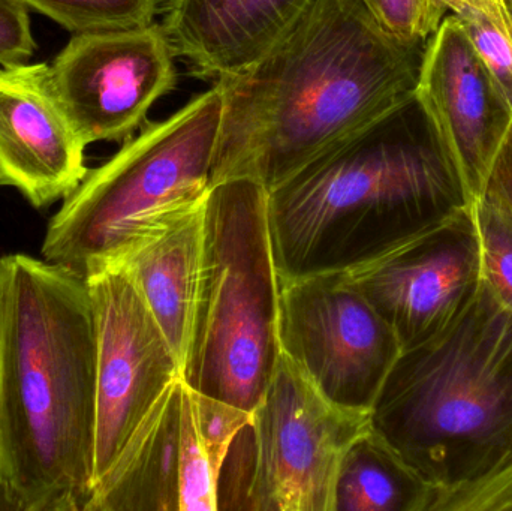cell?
<instances>
[{
    "instance_id": "10",
    "label": "cell",
    "mask_w": 512,
    "mask_h": 511,
    "mask_svg": "<svg viewBox=\"0 0 512 511\" xmlns=\"http://www.w3.org/2000/svg\"><path fill=\"white\" fill-rule=\"evenodd\" d=\"M176 54L161 24L75 33L50 65L78 137L125 143L176 87Z\"/></svg>"
},
{
    "instance_id": "23",
    "label": "cell",
    "mask_w": 512,
    "mask_h": 511,
    "mask_svg": "<svg viewBox=\"0 0 512 511\" xmlns=\"http://www.w3.org/2000/svg\"><path fill=\"white\" fill-rule=\"evenodd\" d=\"M457 17L512 108V32L475 11H465Z\"/></svg>"
},
{
    "instance_id": "24",
    "label": "cell",
    "mask_w": 512,
    "mask_h": 511,
    "mask_svg": "<svg viewBox=\"0 0 512 511\" xmlns=\"http://www.w3.org/2000/svg\"><path fill=\"white\" fill-rule=\"evenodd\" d=\"M36 50L26 6L0 0V66L27 62Z\"/></svg>"
},
{
    "instance_id": "3",
    "label": "cell",
    "mask_w": 512,
    "mask_h": 511,
    "mask_svg": "<svg viewBox=\"0 0 512 511\" xmlns=\"http://www.w3.org/2000/svg\"><path fill=\"white\" fill-rule=\"evenodd\" d=\"M472 206L414 95L268 191L277 273L348 272Z\"/></svg>"
},
{
    "instance_id": "29",
    "label": "cell",
    "mask_w": 512,
    "mask_h": 511,
    "mask_svg": "<svg viewBox=\"0 0 512 511\" xmlns=\"http://www.w3.org/2000/svg\"><path fill=\"white\" fill-rule=\"evenodd\" d=\"M505 6H507L508 12H510L512 17V0H504Z\"/></svg>"
},
{
    "instance_id": "19",
    "label": "cell",
    "mask_w": 512,
    "mask_h": 511,
    "mask_svg": "<svg viewBox=\"0 0 512 511\" xmlns=\"http://www.w3.org/2000/svg\"><path fill=\"white\" fill-rule=\"evenodd\" d=\"M222 468L216 465L195 426L185 381L180 411V511H213L221 507Z\"/></svg>"
},
{
    "instance_id": "12",
    "label": "cell",
    "mask_w": 512,
    "mask_h": 511,
    "mask_svg": "<svg viewBox=\"0 0 512 511\" xmlns=\"http://www.w3.org/2000/svg\"><path fill=\"white\" fill-rule=\"evenodd\" d=\"M415 96L475 203L510 132L512 108L457 15H445L427 41Z\"/></svg>"
},
{
    "instance_id": "20",
    "label": "cell",
    "mask_w": 512,
    "mask_h": 511,
    "mask_svg": "<svg viewBox=\"0 0 512 511\" xmlns=\"http://www.w3.org/2000/svg\"><path fill=\"white\" fill-rule=\"evenodd\" d=\"M472 210L480 240L483 282L512 312V216L484 197L475 201Z\"/></svg>"
},
{
    "instance_id": "9",
    "label": "cell",
    "mask_w": 512,
    "mask_h": 511,
    "mask_svg": "<svg viewBox=\"0 0 512 511\" xmlns=\"http://www.w3.org/2000/svg\"><path fill=\"white\" fill-rule=\"evenodd\" d=\"M84 276L96 329L95 488L159 396L183 377L173 348L123 267L92 264Z\"/></svg>"
},
{
    "instance_id": "6",
    "label": "cell",
    "mask_w": 512,
    "mask_h": 511,
    "mask_svg": "<svg viewBox=\"0 0 512 511\" xmlns=\"http://www.w3.org/2000/svg\"><path fill=\"white\" fill-rule=\"evenodd\" d=\"M221 117L215 84L168 119L146 123L63 198L45 233L44 260L84 275L159 219L206 200Z\"/></svg>"
},
{
    "instance_id": "8",
    "label": "cell",
    "mask_w": 512,
    "mask_h": 511,
    "mask_svg": "<svg viewBox=\"0 0 512 511\" xmlns=\"http://www.w3.org/2000/svg\"><path fill=\"white\" fill-rule=\"evenodd\" d=\"M280 350L316 389L349 410L372 411L399 339L345 273L280 279Z\"/></svg>"
},
{
    "instance_id": "15",
    "label": "cell",
    "mask_w": 512,
    "mask_h": 511,
    "mask_svg": "<svg viewBox=\"0 0 512 511\" xmlns=\"http://www.w3.org/2000/svg\"><path fill=\"white\" fill-rule=\"evenodd\" d=\"M204 207L206 200L159 219L111 261L122 266L134 282L173 348L182 377L203 278Z\"/></svg>"
},
{
    "instance_id": "7",
    "label": "cell",
    "mask_w": 512,
    "mask_h": 511,
    "mask_svg": "<svg viewBox=\"0 0 512 511\" xmlns=\"http://www.w3.org/2000/svg\"><path fill=\"white\" fill-rule=\"evenodd\" d=\"M245 509L334 511L337 474L369 411L325 398L280 350L254 411Z\"/></svg>"
},
{
    "instance_id": "17",
    "label": "cell",
    "mask_w": 512,
    "mask_h": 511,
    "mask_svg": "<svg viewBox=\"0 0 512 511\" xmlns=\"http://www.w3.org/2000/svg\"><path fill=\"white\" fill-rule=\"evenodd\" d=\"M435 492L372 426L346 452L334 511H432Z\"/></svg>"
},
{
    "instance_id": "11",
    "label": "cell",
    "mask_w": 512,
    "mask_h": 511,
    "mask_svg": "<svg viewBox=\"0 0 512 511\" xmlns=\"http://www.w3.org/2000/svg\"><path fill=\"white\" fill-rule=\"evenodd\" d=\"M396 333L403 350L438 335L480 290V240L474 210L345 272Z\"/></svg>"
},
{
    "instance_id": "5",
    "label": "cell",
    "mask_w": 512,
    "mask_h": 511,
    "mask_svg": "<svg viewBox=\"0 0 512 511\" xmlns=\"http://www.w3.org/2000/svg\"><path fill=\"white\" fill-rule=\"evenodd\" d=\"M204 222L203 278L183 381L254 411L280 353L267 189L249 179L216 183Z\"/></svg>"
},
{
    "instance_id": "25",
    "label": "cell",
    "mask_w": 512,
    "mask_h": 511,
    "mask_svg": "<svg viewBox=\"0 0 512 511\" xmlns=\"http://www.w3.org/2000/svg\"><path fill=\"white\" fill-rule=\"evenodd\" d=\"M481 197L492 201L512 216V126L493 162Z\"/></svg>"
},
{
    "instance_id": "2",
    "label": "cell",
    "mask_w": 512,
    "mask_h": 511,
    "mask_svg": "<svg viewBox=\"0 0 512 511\" xmlns=\"http://www.w3.org/2000/svg\"><path fill=\"white\" fill-rule=\"evenodd\" d=\"M0 480L18 511H87L93 494L96 329L86 276L0 258Z\"/></svg>"
},
{
    "instance_id": "28",
    "label": "cell",
    "mask_w": 512,
    "mask_h": 511,
    "mask_svg": "<svg viewBox=\"0 0 512 511\" xmlns=\"http://www.w3.org/2000/svg\"><path fill=\"white\" fill-rule=\"evenodd\" d=\"M2 332H3V284H2V273H0V348H2Z\"/></svg>"
},
{
    "instance_id": "13",
    "label": "cell",
    "mask_w": 512,
    "mask_h": 511,
    "mask_svg": "<svg viewBox=\"0 0 512 511\" xmlns=\"http://www.w3.org/2000/svg\"><path fill=\"white\" fill-rule=\"evenodd\" d=\"M86 144L60 104L50 65L0 66V168L32 206L68 197L86 177Z\"/></svg>"
},
{
    "instance_id": "14",
    "label": "cell",
    "mask_w": 512,
    "mask_h": 511,
    "mask_svg": "<svg viewBox=\"0 0 512 511\" xmlns=\"http://www.w3.org/2000/svg\"><path fill=\"white\" fill-rule=\"evenodd\" d=\"M313 0H162L161 27L176 57L219 81L258 62Z\"/></svg>"
},
{
    "instance_id": "22",
    "label": "cell",
    "mask_w": 512,
    "mask_h": 511,
    "mask_svg": "<svg viewBox=\"0 0 512 511\" xmlns=\"http://www.w3.org/2000/svg\"><path fill=\"white\" fill-rule=\"evenodd\" d=\"M364 8L394 38L424 45L439 29L447 12L436 0H360Z\"/></svg>"
},
{
    "instance_id": "26",
    "label": "cell",
    "mask_w": 512,
    "mask_h": 511,
    "mask_svg": "<svg viewBox=\"0 0 512 511\" xmlns=\"http://www.w3.org/2000/svg\"><path fill=\"white\" fill-rule=\"evenodd\" d=\"M445 12L462 14L465 11H475L484 15L501 29L512 32V17L505 6L504 0H436Z\"/></svg>"
},
{
    "instance_id": "4",
    "label": "cell",
    "mask_w": 512,
    "mask_h": 511,
    "mask_svg": "<svg viewBox=\"0 0 512 511\" xmlns=\"http://www.w3.org/2000/svg\"><path fill=\"white\" fill-rule=\"evenodd\" d=\"M370 426L433 489L432 511L512 510V312L484 282L400 353Z\"/></svg>"
},
{
    "instance_id": "1",
    "label": "cell",
    "mask_w": 512,
    "mask_h": 511,
    "mask_svg": "<svg viewBox=\"0 0 512 511\" xmlns=\"http://www.w3.org/2000/svg\"><path fill=\"white\" fill-rule=\"evenodd\" d=\"M426 45L391 36L360 0H313L245 71L216 81L222 117L212 186L267 191L417 90Z\"/></svg>"
},
{
    "instance_id": "16",
    "label": "cell",
    "mask_w": 512,
    "mask_h": 511,
    "mask_svg": "<svg viewBox=\"0 0 512 511\" xmlns=\"http://www.w3.org/2000/svg\"><path fill=\"white\" fill-rule=\"evenodd\" d=\"M182 390L180 378L159 396L96 483L87 511H180Z\"/></svg>"
},
{
    "instance_id": "30",
    "label": "cell",
    "mask_w": 512,
    "mask_h": 511,
    "mask_svg": "<svg viewBox=\"0 0 512 511\" xmlns=\"http://www.w3.org/2000/svg\"><path fill=\"white\" fill-rule=\"evenodd\" d=\"M6 185V179L5 176H3L2 168H0V186Z\"/></svg>"
},
{
    "instance_id": "18",
    "label": "cell",
    "mask_w": 512,
    "mask_h": 511,
    "mask_svg": "<svg viewBox=\"0 0 512 511\" xmlns=\"http://www.w3.org/2000/svg\"><path fill=\"white\" fill-rule=\"evenodd\" d=\"M27 9L56 21L75 33L129 29L152 24L159 0H17Z\"/></svg>"
},
{
    "instance_id": "27",
    "label": "cell",
    "mask_w": 512,
    "mask_h": 511,
    "mask_svg": "<svg viewBox=\"0 0 512 511\" xmlns=\"http://www.w3.org/2000/svg\"><path fill=\"white\" fill-rule=\"evenodd\" d=\"M0 511H18L17 506L12 503L11 497L6 492L2 480H0Z\"/></svg>"
},
{
    "instance_id": "21",
    "label": "cell",
    "mask_w": 512,
    "mask_h": 511,
    "mask_svg": "<svg viewBox=\"0 0 512 511\" xmlns=\"http://www.w3.org/2000/svg\"><path fill=\"white\" fill-rule=\"evenodd\" d=\"M185 392L201 440L206 444L213 461L224 471L234 443L251 426L254 413L197 392L186 383Z\"/></svg>"
}]
</instances>
